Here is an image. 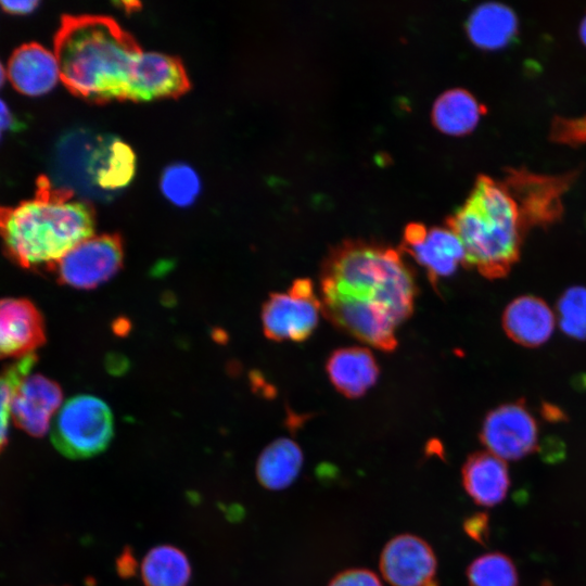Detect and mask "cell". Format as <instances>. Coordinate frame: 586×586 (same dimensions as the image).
Listing matches in <instances>:
<instances>
[{
	"instance_id": "6da1fadb",
	"label": "cell",
	"mask_w": 586,
	"mask_h": 586,
	"mask_svg": "<svg viewBox=\"0 0 586 586\" xmlns=\"http://www.w3.org/2000/svg\"><path fill=\"white\" fill-rule=\"evenodd\" d=\"M416 296L413 270L391 246L349 239L334 245L322 262L321 313L381 351L396 348V329L412 314Z\"/></svg>"
},
{
	"instance_id": "7a4b0ae2",
	"label": "cell",
	"mask_w": 586,
	"mask_h": 586,
	"mask_svg": "<svg viewBox=\"0 0 586 586\" xmlns=\"http://www.w3.org/2000/svg\"><path fill=\"white\" fill-rule=\"evenodd\" d=\"M141 53L135 38L103 15H65L54 38L60 79L72 93L92 102L127 100Z\"/></svg>"
},
{
	"instance_id": "3957f363",
	"label": "cell",
	"mask_w": 586,
	"mask_h": 586,
	"mask_svg": "<svg viewBox=\"0 0 586 586\" xmlns=\"http://www.w3.org/2000/svg\"><path fill=\"white\" fill-rule=\"evenodd\" d=\"M40 178L36 196L0 207V237L7 253L25 268H49L81 241L92 237L91 206Z\"/></svg>"
},
{
	"instance_id": "277c9868",
	"label": "cell",
	"mask_w": 586,
	"mask_h": 586,
	"mask_svg": "<svg viewBox=\"0 0 586 586\" xmlns=\"http://www.w3.org/2000/svg\"><path fill=\"white\" fill-rule=\"evenodd\" d=\"M460 239L467 267L487 279L506 277L519 260L525 224L504 181L480 175L463 204L446 219Z\"/></svg>"
},
{
	"instance_id": "5b68a950",
	"label": "cell",
	"mask_w": 586,
	"mask_h": 586,
	"mask_svg": "<svg viewBox=\"0 0 586 586\" xmlns=\"http://www.w3.org/2000/svg\"><path fill=\"white\" fill-rule=\"evenodd\" d=\"M114 435L110 407L99 397L80 394L59 410L51 428L58 451L71 459H85L104 451Z\"/></svg>"
},
{
	"instance_id": "8992f818",
	"label": "cell",
	"mask_w": 586,
	"mask_h": 586,
	"mask_svg": "<svg viewBox=\"0 0 586 586\" xmlns=\"http://www.w3.org/2000/svg\"><path fill=\"white\" fill-rule=\"evenodd\" d=\"M321 302L310 279L293 281L286 292L272 293L262 308V323L267 339L302 342L315 331Z\"/></svg>"
},
{
	"instance_id": "52a82bcc",
	"label": "cell",
	"mask_w": 586,
	"mask_h": 586,
	"mask_svg": "<svg viewBox=\"0 0 586 586\" xmlns=\"http://www.w3.org/2000/svg\"><path fill=\"white\" fill-rule=\"evenodd\" d=\"M123 262L120 235L104 233L81 241L48 269L62 284L91 290L112 279L122 269Z\"/></svg>"
},
{
	"instance_id": "ba28073f",
	"label": "cell",
	"mask_w": 586,
	"mask_h": 586,
	"mask_svg": "<svg viewBox=\"0 0 586 586\" xmlns=\"http://www.w3.org/2000/svg\"><path fill=\"white\" fill-rule=\"evenodd\" d=\"M480 440L502 460H520L538 446V425L523 400L491 410L483 420Z\"/></svg>"
},
{
	"instance_id": "9c48e42d",
	"label": "cell",
	"mask_w": 586,
	"mask_h": 586,
	"mask_svg": "<svg viewBox=\"0 0 586 586\" xmlns=\"http://www.w3.org/2000/svg\"><path fill=\"white\" fill-rule=\"evenodd\" d=\"M572 175L548 176L526 170H510L504 183L518 202L525 227L548 226L562 213L561 196Z\"/></svg>"
},
{
	"instance_id": "30bf717a",
	"label": "cell",
	"mask_w": 586,
	"mask_h": 586,
	"mask_svg": "<svg viewBox=\"0 0 586 586\" xmlns=\"http://www.w3.org/2000/svg\"><path fill=\"white\" fill-rule=\"evenodd\" d=\"M379 563L391 586H438L436 556L417 535L406 533L391 538L381 551Z\"/></svg>"
},
{
	"instance_id": "8fae6325",
	"label": "cell",
	"mask_w": 586,
	"mask_h": 586,
	"mask_svg": "<svg viewBox=\"0 0 586 586\" xmlns=\"http://www.w3.org/2000/svg\"><path fill=\"white\" fill-rule=\"evenodd\" d=\"M189 89L188 75L177 58L142 51L131 72L127 100L151 101L176 98Z\"/></svg>"
},
{
	"instance_id": "7c38bea8",
	"label": "cell",
	"mask_w": 586,
	"mask_h": 586,
	"mask_svg": "<svg viewBox=\"0 0 586 586\" xmlns=\"http://www.w3.org/2000/svg\"><path fill=\"white\" fill-rule=\"evenodd\" d=\"M44 342L43 318L30 301L0 300V358L20 359L35 354Z\"/></svg>"
},
{
	"instance_id": "4fadbf2b",
	"label": "cell",
	"mask_w": 586,
	"mask_h": 586,
	"mask_svg": "<svg viewBox=\"0 0 586 586\" xmlns=\"http://www.w3.org/2000/svg\"><path fill=\"white\" fill-rule=\"evenodd\" d=\"M62 398V390L56 382L41 374H28L14 392L12 418L26 433L42 436Z\"/></svg>"
},
{
	"instance_id": "5bb4252c",
	"label": "cell",
	"mask_w": 586,
	"mask_h": 586,
	"mask_svg": "<svg viewBox=\"0 0 586 586\" xmlns=\"http://www.w3.org/2000/svg\"><path fill=\"white\" fill-rule=\"evenodd\" d=\"M402 250L425 269L434 286L441 278L450 277L466 263L463 245L447 226L432 227L419 239L403 242Z\"/></svg>"
},
{
	"instance_id": "9a60e30c",
	"label": "cell",
	"mask_w": 586,
	"mask_h": 586,
	"mask_svg": "<svg viewBox=\"0 0 586 586\" xmlns=\"http://www.w3.org/2000/svg\"><path fill=\"white\" fill-rule=\"evenodd\" d=\"M501 323L513 342L524 347H537L553 333L556 315L540 297L522 295L507 305Z\"/></svg>"
},
{
	"instance_id": "2e32d148",
	"label": "cell",
	"mask_w": 586,
	"mask_h": 586,
	"mask_svg": "<svg viewBox=\"0 0 586 586\" xmlns=\"http://www.w3.org/2000/svg\"><path fill=\"white\" fill-rule=\"evenodd\" d=\"M8 76L13 87L29 97L49 92L60 79L56 58L38 43L17 48L8 64Z\"/></svg>"
},
{
	"instance_id": "e0dca14e",
	"label": "cell",
	"mask_w": 586,
	"mask_h": 586,
	"mask_svg": "<svg viewBox=\"0 0 586 586\" xmlns=\"http://www.w3.org/2000/svg\"><path fill=\"white\" fill-rule=\"evenodd\" d=\"M461 481L466 493L483 507L500 504L510 487V475L505 460L487 450L468 456L461 469Z\"/></svg>"
},
{
	"instance_id": "ac0fdd59",
	"label": "cell",
	"mask_w": 586,
	"mask_h": 586,
	"mask_svg": "<svg viewBox=\"0 0 586 586\" xmlns=\"http://www.w3.org/2000/svg\"><path fill=\"white\" fill-rule=\"evenodd\" d=\"M326 369L336 391L348 398L362 396L380 373L373 354L359 346L335 349L329 356Z\"/></svg>"
},
{
	"instance_id": "d6986e66",
	"label": "cell",
	"mask_w": 586,
	"mask_h": 586,
	"mask_svg": "<svg viewBox=\"0 0 586 586\" xmlns=\"http://www.w3.org/2000/svg\"><path fill=\"white\" fill-rule=\"evenodd\" d=\"M136 156L123 140L103 135L95 152L92 180L101 200L115 196L132 180Z\"/></svg>"
},
{
	"instance_id": "ffe728a7",
	"label": "cell",
	"mask_w": 586,
	"mask_h": 586,
	"mask_svg": "<svg viewBox=\"0 0 586 586\" xmlns=\"http://www.w3.org/2000/svg\"><path fill=\"white\" fill-rule=\"evenodd\" d=\"M303 460L302 449L293 440L277 438L264 448L257 459V480L270 491L284 489L297 479Z\"/></svg>"
},
{
	"instance_id": "44dd1931",
	"label": "cell",
	"mask_w": 586,
	"mask_h": 586,
	"mask_svg": "<svg viewBox=\"0 0 586 586\" xmlns=\"http://www.w3.org/2000/svg\"><path fill=\"white\" fill-rule=\"evenodd\" d=\"M518 29V18L507 5L491 1L476 7L467 21L471 40L485 49H496L508 43Z\"/></svg>"
},
{
	"instance_id": "7402d4cb",
	"label": "cell",
	"mask_w": 586,
	"mask_h": 586,
	"mask_svg": "<svg viewBox=\"0 0 586 586\" xmlns=\"http://www.w3.org/2000/svg\"><path fill=\"white\" fill-rule=\"evenodd\" d=\"M483 105L468 90L451 88L435 100L432 109L434 124L448 133H464L473 129Z\"/></svg>"
},
{
	"instance_id": "603a6c76",
	"label": "cell",
	"mask_w": 586,
	"mask_h": 586,
	"mask_svg": "<svg viewBox=\"0 0 586 586\" xmlns=\"http://www.w3.org/2000/svg\"><path fill=\"white\" fill-rule=\"evenodd\" d=\"M144 586H187L191 577L188 557L171 545H160L148 551L141 563Z\"/></svg>"
},
{
	"instance_id": "cb8c5ba5",
	"label": "cell",
	"mask_w": 586,
	"mask_h": 586,
	"mask_svg": "<svg viewBox=\"0 0 586 586\" xmlns=\"http://www.w3.org/2000/svg\"><path fill=\"white\" fill-rule=\"evenodd\" d=\"M469 586H519L513 561L498 551L475 558L467 569Z\"/></svg>"
},
{
	"instance_id": "d4e9b609",
	"label": "cell",
	"mask_w": 586,
	"mask_h": 586,
	"mask_svg": "<svg viewBox=\"0 0 586 586\" xmlns=\"http://www.w3.org/2000/svg\"><path fill=\"white\" fill-rule=\"evenodd\" d=\"M556 318L561 330L570 337L586 340V288L575 285L566 289L556 306Z\"/></svg>"
},
{
	"instance_id": "484cf974",
	"label": "cell",
	"mask_w": 586,
	"mask_h": 586,
	"mask_svg": "<svg viewBox=\"0 0 586 586\" xmlns=\"http://www.w3.org/2000/svg\"><path fill=\"white\" fill-rule=\"evenodd\" d=\"M35 354L17 359L0 373V453L8 441L10 419L12 416V399L22 380L29 374L35 366Z\"/></svg>"
},
{
	"instance_id": "4316f807",
	"label": "cell",
	"mask_w": 586,
	"mask_h": 586,
	"mask_svg": "<svg viewBox=\"0 0 586 586\" xmlns=\"http://www.w3.org/2000/svg\"><path fill=\"white\" fill-rule=\"evenodd\" d=\"M164 195L178 206H188L196 199L201 183L196 173L186 164L168 166L161 179Z\"/></svg>"
},
{
	"instance_id": "83f0119b",
	"label": "cell",
	"mask_w": 586,
	"mask_h": 586,
	"mask_svg": "<svg viewBox=\"0 0 586 586\" xmlns=\"http://www.w3.org/2000/svg\"><path fill=\"white\" fill-rule=\"evenodd\" d=\"M328 586H383L378 575L371 570L353 568L336 574Z\"/></svg>"
},
{
	"instance_id": "f1b7e54d",
	"label": "cell",
	"mask_w": 586,
	"mask_h": 586,
	"mask_svg": "<svg viewBox=\"0 0 586 586\" xmlns=\"http://www.w3.org/2000/svg\"><path fill=\"white\" fill-rule=\"evenodd\" d=\"M464 533L480 545L486 546L489 540V517L485 512H475L463 521Z\"/></svg>"
},
{
	"instance_id": "f546056e",
	"label": "cell",
	"mask_w": 586,
	"mask_h": 586,
	"mask_svg": "<svg viewBox=\"0 0 586 586\" xmlns=\"http://www.w3.org/2000/svg\"><path fill=\"white\" fill-rule=\"evenodd\" d=\"M39 3L37 1H0V7L10 14L24 15L33 12Z\"/></svg>"
},
{
	"instance_id": "4dcf8cb0",
	"label": "cell",
	"mask_w": 586,
	"mask_h": 586,
	"mask_svg": "<svg viewBox=\"0 0 586 586\" xmlns=\"http://www.w3.org/2000/svg\"><path fill=\"white\" fill-rule=\"evenodd\" d=\"M17 122L9 106L0 99V128L3 130H12L16 127Z\"/></svg>"
},
{
	"instance_id": "1f68e13d",
	"label": "cell",
	"mask_w": 586,
	"mask_h": 586,
	"mask_svg": "<svg viewBox=\"0 0 586 586\" xmlns=\"http://www.w3.org/2000/svg\"><path fill=\"white\" fill-rule=\"evenodd\" d=\"M136 561L131 557V553L128 550L120 556L117 561L118 573L124 577L130 576L135 571Z\"/></svg>"
},
{
	"instance_id": "d6a6232c",
	"label": "cell",
	"mask_w": 586,
	"mask_h": 586,
	"mask_svg": "<svg viewBox=\"0 0 586 586\" xmlns=\"http://www.w3.org/2000/svg\"><path fill=\"white\" fill-rule=\"evenodd\" d=\"M579 36H581V39L583 40V42L586 44V14H585L584 18L581 22Z\"/></svg>"
},
{
	"instance_id": "836d02e7",
	"label": "cell",
	"mask_w": 586,
	"mask_h": 586,
	"mask_svg": "<svg viewBox=\"0 0 586 586\" xmlns=\"http://www.w3.org/2000/svg\"><path fill=\"white\" fill-rule=\"evenodd\" d=\"M4 78H5V72H4V68L0 62V87L2 86L3 81H4Z\"/></svg>"
},
{
	"instance_id": "e575fe53",
	"label": "cell",
	"mask_w": 586,
	"mask_h": 586,
	"mask_svg": "<svg viewBox=\"0 0 586 586\" xmlns=\"http://www.w3.org/2000/svg\"><path fill=\"white\" fill-rule=\"evenodd\" d=\"M1 132H2V129L0 128V138H1Z\"/></svg>"
}]
</instances>
